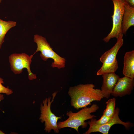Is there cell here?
I'll list each match as a JSON object with an SVG mask.
<instances>
[{"label": "cell", "instance_id": "18", "mask_svg": "<svg viewBox=\"0 0 134 134\" xmlns=\"http://www.w3.org/2000/svg\"><path fill=\"white\" fill-rule=\"evenodd\" d=\"M4 99V96L2 94L1 96H0V102L2 100H3Z\"/></svg>", "mask_w": 134, "mask_h": 134}, {"label": "cell", "instance_id": "19", "mask_svg": "<svg viewBox=\"0 0 134 134\" xmlns=\"http://www.w3.org/2000/svg\"><path fill=\"white\" fill-rule=\"evenodd\" d=\"M0 134H5V133L3 132L2 131L0 130Z\"/></svg>", "mask_w": 134, "mask_h": 134}, {"label": "cell", "instance_id": "17", "mask_svg": "<svg viewBox=\"0 0 134 134\" xmlns=\"http://www.w3.org/2000/svg\"><path fill=\"white\" fill-rule=\"evenodd\" d=\"M124 4H127L134 7V0H121Z\"/></svg>", "mask_w": 134, "mask_h": 134}, {"label": "cell", "instance_id": "20", "mask_svg": "<svg viewBox=\"0 0 134 134\" xmlns=\"http://www.w3.org/2000/svg\"><path fill=\"white\" fill-rule=\"evenodd\" d=\"M2 0H0V3H1V2Z\"/></svg>", "mask_w": 134, "mask_h": 134}, {"label": "cell", "instance_id": "5", "mask_svg": "<svg viewBox=\"0 0 134 134\" xmlns=\"http://www.w3.org/2000/svg\"><path fill=\"white\" fill-rule=\"evenodd\" d=\"M57 92H55L52 94V98L51 100V97L46 98L41 104V114L39 119L42 123L44 122V130L48 133L50 132L52 130L56 133L59 132L57 126V122L61 117L56 116L51 110V105Z\"/></svg>", "mask_w": 134, "mask_h": 134}, {"label": "cell", "instance_id": "16", "mask_svg": "<svg viewBox=\"0 0 134 134\" xmlns=\"http://www.w3.org/2000/svg\"><path fill=\"white\" fill-rule=\"evenodd\" d=\"M112 117L107 116L103 114L100 118L97 120L93 118V119L95 124L97 125H101L105 124L109 122Z\"/></svg>", "mask_w": 134, "mask_h": 134}, {"label": "cell", "instance_id": "2", "mask_svg": "<svg viewBox=\"0 0 134 134\" xmlns=\"http://www.w3.org/2000/svg\"><path fill=\"white\" fill-rule=\"evenodd\" d=\"M99 108V107L97 105L94 104L90 107L83 108L77 113L70 111L66 114V115L69 117L67 119L57 123V127L59 129L67 127H70L78 132L80 126H81L83 128L87 126V123L85 122V120L96 117L91 113L96 112Z\"/></svg>", "mask_w": 134, "mask_h": 134}, {"label": "cell", "instance_id": "1", "mask_svg": "<svg viewBox=\"0 0 134 134\" xmlns=\"http://www.w3.org/2000/svg\"><path fill=\"white\" fill-rule=\"evenodd\" d=\"M92 84H80L70 87L68 93L71 98V106L78 109L91 104L93 101H100L103 98L100 89H95Z\"/></svg>", "mask_w": 134, "mask_h": 134}, {"label": "cell", "instance_id": "15", "mask_svg": "<svg viewBox=\"0 0 134 134\" xmlns=\"http://www.w3.org/2000/svg\"><path fill=\"white\" fill-rule=\"evenodd\" d=\"M4 83L3 79L1 78H0V96L2 95L1 94V93L5 94L7 95L8 96L13 93L11 89L8 87H4L2 85Z\"/></svg>", "mask_w": 134, "mask_h": 134}, {"label": "cell", "instance_id": "6", "mask_svg": "<svg viewBox=\"0 0 134 134\" xmlns=\"http://www.w3.org/2000/svg\"><path fill=\"white\" fill-rule=\"evenodd\" d=\"M34 54L29 56L25 53H14L10 55L9 57L11 70L15 74L21 73L24 68L27 69L28 72V79L30 80L35 79L37 77L33 73L30 68L32 59Z\"/></svg>", "mask_w": 134, "mask_h": 134}, {"label": "cell", "instance_id": "10", "mask_svg": "<svg viewBox=\"0 0 134 134\" xmlns=\"http://www.w3.org/2000/svg\"><path fill=\"white\" fill-rule=\"evenodd\" d=\"M102 75L103 81L100 90L103 98L108 99L119 77L115 72L106 73Z\"/></svg>", "mask_w": 134, "mask_h": 134}, {"label": "cell", "instance_id": "12", "mask_svg": "<svg viewBox=\"0 0 134 134\" xmlns=\"http://www.w3.org/2000/svg\"><path fill=\"white\" fill-rule=\"evenodd\" d=\"M123 73L125 76L134 78V51L125 53L124 57Z\"/></svg>", "mask_w": 134, "mask_h": 134}, {"label": "cell", "instance_id": "4", "mask_svg": "<svg viewBox=\"0 0 134 134\" xmlns=\"http://www.w3.org/2000/svg\"><path fill=\"white\" fill-rule=\"evenodd\" d=\"M34 41L37 46V49L34 53L40 51V55L41 59L46 61L49 58H51L53 62L51 64L53 68H56L58 69L63 68L65 67L66 59L61 57L55 52L50 46L46 38L41 36L38 34L34 35Z\"/></svg>", "mask_w": 134, "mask_h": 134}, {"label": "cell", "instance_id": "11", "mask_svg": "<svg viewBox=\"0 0 134 134\" xmlns=\"http://www.w3.org/2000/svg\"><path fill=\"white\" fill-rule=\"evenodd\" d=\"M124 11L122 22V30L125 35L131 26L134 25V7L124 3Z\"/></svg>", "mask_w": 134, "mask_h": 134}, {"label": "cell", "instance_id": "9", "mask_svg": "<svg viewBox=\"0 0 134 134\" xmlns=\"http://www.w3.org/2000/svg\"><path fill=\"white\" fill-rule=\"evenodd\" d=\"M134 86V79L125 76L118 79L111 93L114 97H122L130 95Z\"/></svg>", "mask_w": 134, "mask_h": 134}, {"label": "cell", "instance_id": "7", "mask_svg": "<svg viewBox=\"0 0 134 134\" xmlns=\"http://www.w3.org/2000/svg\"><path fill=\"white\" fill-rule=\"evenodd\" d=\"M113 4L114 10L112 18L113 26L112 30L103 41L108 42L111 38L118 37L122 30V22L124 11V3L121 0H111Z\"/></svg>", "mask_w": 134, "mask_h": 134}, {"label": "cell", "instance_id": "13", "mask_svg": "<svg viewBox=\"0 0 134 134\" xmlns=\"http://www.w3.org/2000/svg\"><path fill=\"white\" fill-rule=\"evenodd\" d=\"M16 24V22L5 21L0 18V50L7 32L11 28L15 26Z\"/></svg>", "mask_w": 134, "mask_h": 134}, {"label": "cell", "instance_id": "14", "mask_svg": "<svg viewBox=\"0 0 134 134\" xmlns=\"http://www.w3.org/2000/svg\"><path fill=\"white\" fill-rule=\"evenodd\" d=\"M115 102L116 99L113 98L109 99L106 102V108L103 114L108 117H113L115 110Z\"/></svg>", "mask_w": 134, "mask_h": 134}, {"label": "cell", "instance_id": "8", "mask_svg": "<svg viewBox=\"0 0 134 134\" xmlns=\"http://www.w3.org/2000/svg\"><path fill=\"white\" fill-rule=\"evenodd\" d=\"M120 109L117 107L115 110L113 116L108 122L104 124L99 125L95 124L93 120V118L90 119V121L87 123L89 125L88 130L83 134H89L95 132H99L103 134H108L110 128L113 125L120 124L124 125L125 128L128 129L132 127L133 124L129 122H125L120 119L119 114Z\"/></svg>", "mask_w": 134, "mask_h": 134}, {"label": "cell", "instance_id": "3", "mask_svg": "<svg viewBox=\"0 0 134 134\" xmlns=\"http://www.w3.org/2000/svg\"><path fill=\"white\" fill-rule=\"evenodd\" d=\"M123 34L120 33L117 38V42L111 49L105 52L100 58L103 64L97 73L98 75L106 73L115 72L118 68L116 56L120 48L122 45L123 40Z\"/></svg>", "mask_w": 134, "mask_h": 134}]
</instances>
